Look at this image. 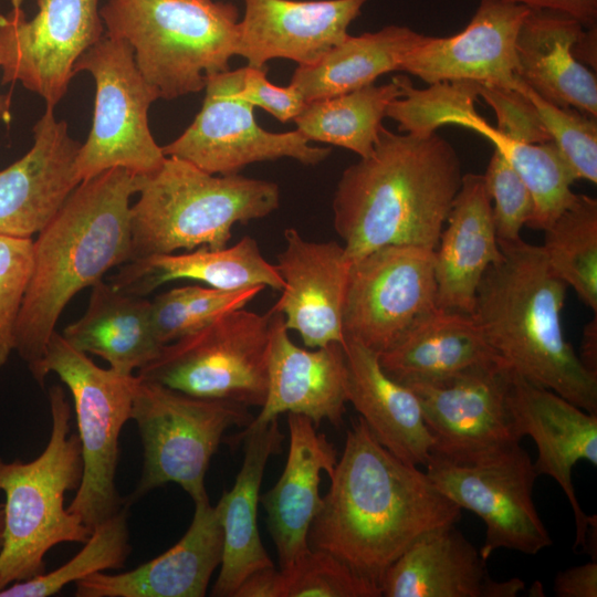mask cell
I'll return each instance as SVG.
<instances>
[{"mask_svg":"<svg viewBox=\"0 0 597 597\" xmlns=\"http://www.w3.org/2000/svg\"><path fill=\"white\" fill-rule=\"evenodd\" d=\"M307 535L310 548L335 556L380 587L391 564L422 534L455 524L461 509L417 465L388 451L362 417Z\"/></svg>","mask_w":597,"mask_h":597,"instance_id":"6da1fadb","label":"cell"},{"mask_svg":"<svg viewBox=\"0 0 597 597\" xmlns=\"http://www.w3.org/2000/svg\"><path fill=\"white\" fill-rule=\"evenodd\" d=\"M463 175L439 134L383 126L373 153L344 170L333 199L334 229L352 263L387 245L434 251Z\"/></svg>","mask_w":597,"mask_h":597,"instance_id":"7a4b0ae2","label":"cell"},{"mask_svg":"<svg viewBox=\"0 0 597 597\" xmlns=\"http://www.w3.org/2000/svg\"><path fill=\"white\" fill-rule=\"evenodd\" d=\"M139 177L114 167L82 180L33 241L32 273L14 332V350L32 376L71 298L129 261V200Z\"/></svg>","mask_w":597,"mask_h":597,"instance_id":"3957f363","label":"cell"},{"mask_svg":"<svg viewBox=\"0 0 597 597\" xmlns=\"http://www.w3.org/2000/svg\"><path fill=\"white\" fill-rule=\"evenodd\" d=\"M499 245L502 258L483 275L471 316L514 373L597 415V375L584 367L562 326L567 285L542 245L522 239Z\"/></svg>","mask_w":597,"mask_h":597,"instance_id":"277c9868","label":"cell"},{"mask_svg":"<svg viewBox=\"0 0 597 597\" xmlns=\"http://www.w3.org/2000/svg\"><path fill=\"white\" fill-rule=\"evenodd\" d=\"M138 193L130 207L129 261L180 249L226 248L234 224L262 219L280 205L273 181L212 175L167 156L157 171L139 177Z\"/></svg>","mask_w":597,"mask_h":597,"instance_id":"5b68a950","label":"cell"},{"mask_svg":"<svg viewBox=\"0 0 597 597\" xmlns=\"http://www.w3.org/2000/svg\"><path fill=\"white\" fill-rule=\"evenodd\" d=\"M52 428L35 459L0 458V491L6 501L0 549V590L45 573L44 557L60 543H85L92 528L64 507V495L77 490L83 474L81 443L71 433V406L64 389L49 390Z\"/></svg>","mask_w":597,"mask_h":597,"instance_id":"8992f818","label":"cell"},{"mask_svg":"<svg viewBox=\"0 0 597 597\" xmlns=\"http://www.w3.org/2000/svg\"><path fill=\"white\" fill-rule=\"evenodd\" d=\"M105 34L127 42L136 65L160 95L174 100L229 71L237 54L239 11L217 0H106Z\"/></svg>","mask_w":597,"mask_h":597,"instance_id":"52a82bcc","label":"cell"},{"mask_svg":"<svg viewBox=\"0 0 597 597\" xmlns=\"http://www.w3.org/2000/svg\"><path fill=\"white\" fill-rule=\"evenodd\" d=\"M50 373L73 397L83 460L82 480L67 510L93 528L127 505L116 490L115 475L137 376L101 368L55 331L33 378L43 386Z\"/></svg>","mask_w":597,"mask_h":597,"instance_id":"ba28073f","label":"cell"},{"mask_svg":"<svg viewBox=\"0 0 597 597\" xmlns=\"http://www.w3.org/2000/svg\"><path fill=\"white\" fill-rule=\"evenodd\" d=\"M130 419L144 449L132 500L172 482L198 502L208 498L205 478L223 433L231 427L244 429L254 417L245 406L195 397L137 377Z\"/></svg>","mask_w":597,"mask_h":597,"instance_id":"9c48e42d","label":"cell"},{"mask_svg":"<svg viewBox=\"0 0 597 597\" xmlns=\"http://www.w3.org/2000/svg\"><path fill=\"white\" fill-rule=\"evenodd\" d=\"M271 313L243 307L161 347L137 377L206 399L262 407L269 384Z\"/></svg>","mask_w":597,"mask_h":597,"instance_id":"30bf717a","label":"cell"},{"mask_svg":"<svg viewBox=\"0 0 597 597\" xmlns=\"http://www.w3.org/2000/svg\"><path fill=\"white\" fill-rule=\"evenodd\" d=\"M425 468L449 500L483 521L485 561L500 548L536 555L552 545L533 501L538 475L520 442L468 454L431 452Z\"/></svg>","mask_w":597,"mask_h":597,"instance_id":"8fae6325","label":"cell"},{"mask_svg":"<svg viewBox=\"0 0 597 597\" xmlns=\"http://www.w3.org/2000/svg\"><path fill=\"white\" fill-rule=\"evenodd\" d=\"M73 72H88L96 88L91 132L75 160L80 180L114 167L139 176L157 171L166 156L150 133L148 109L160 95L139 72L132 46L104 34Z\"/></svg>","mask_w":597,"mask_h":597,"instance_id":"7c38bea8","label":"cell"},{"mask_svg":"<svg viewBox=\"0 0 597 597\" xmlns=\"http://www.w3.org/2000/svg\"><path fill=\"white\" fill-rule=\"evenodd\" d=\"M433 250L387 245L350 265L342 313L344 338L378 355L437 310Z\"/></svg>","mask_w":597,"mask_h":597,"instance_id":"4fadbf2b","label":"cell"},{"mask_svg":"<svg viewBox=\"0 0 597 597\" xmlns=\"http://www.w3.org/2000/svg\"><path fill=\"white\" fill-rule=\"evenodd\" d=\"M244 67L210 76L202 107L187 129L163 146L167 157L185 159L212 175H235L266 160L292 158L305 166L325 160L329 147H315L297 129L271 133L255 121L253 106L240 96Z\"/></svg>","mask_w":597,"mask_h":597,"instance_id":"5bb4252c","label":"cell"},{"mask_svg":"<svg viewBox=\"0 0 597 597\" xmlns=\"http://www.w3.org/2000/svg\"><path fill=\"white\" fill-rule=\"evenodd\" d=\"M28 20L22 8L0 14L1 83L20 82L54 108L66 94L74 64L105 34L100 0H35Z\"/></svg>","mask_w":597,"mask_h":597,"instance_id":"9a60e30c","label":"cell"},{"mask_svg":"<svg viewBox=\"0 0 597 597\" xmlns=\"http://www.w3.org/2000/svg\"><path fill=\"white\" fill-rule=\"evenodd\" d=\"M512 373L498 359L407 385L417 396L434 439L432 452L468 454L520 442L510 407Z\"/></svg>","mask_w":597,"mask_h":597,"instance_id":"2e32d148","label":"cell"},{"mask_svg":"<svg viewBox=\"0 0 597 597\" xmlns=\"http://www.w3.org/2000/svg\"><path fill=\"white\" fill-rule=\"evenodd\" d=\"M530 8L505 0H481L468 25L451 36H427L400 70L430 84L474 82L515 88V40Z\"/></svg>","mask_w":597,"mask_h":597,"instance_id":"e0dca14e","label":"cell"},{"mask_svg":"<svg viewBox=\"0 0 597 597\" xmlns=\"http://www.w3.org/2000/svg\"><path fill=\"white\" fill-rule=\"evenodd\" d=\"M510 407L515 431L531 437L537 448V475L553 478L565 493L575 517L574 549H585L597 532V516L587 515L577 500L572 471L579 461L597 465V415L587 412L556 392L512 373Z\"/></svg>","mask_w":597,"mask_h":597,"instance_id":"ac0fdd59","label":"cell"},{"mask_svg":"<svg viewBox=\"0 0 597 597\" xmlns=\"http://www.w3.org/2000/svg\"><path fill=\"white\" fill-rule=\"evenodd\" d=\"M368 0H243L237 54L249 67L273 59L317 63L349 34Z\"/></svg>","mask_w":597,"mask_h":597,"instance_id":"d6986e66","label":"cell"},{"mask_svg":"<svg viewBox=\"0 0 597 597\" xmlns=\"http://www.w3.org/2000/svg\"><path fill=\"white\" fill-rule=\"evenodd\" d=\"M285 248L275 264L284 287L269 311L284 317L307 347L345 345L342 313L352 261L335 241L305 240L297 230L284 231Z\"/></svg>","mask_w":597,"mask_h":597,"instance_id":"ffe728a7","label":"cell"},{"mask_svg":"<svg viewBox=\"0 0 597 597\" xmlns=\"http://www.w3.org/2000/svg\"><path fill=\"white\" fill-rule=\"evenodd\" d=\"M46 107L33 127L34 143L19 160L0 170V234L31 238L54 217L81 182L75 160L81 144Z\"/></svg>","mask_w":597,"mask_h":597,"instance_id":"44dd1931","label":"cell"},{"mask_svg":"<svg viewBox=\"0 0 597 597\" xmlns=\"http://www.w3.org/2000/svg\"><path fill=\"white\" fill-rule=\"evenodd\" d=\"M268 373L266 398L254 421L292 412L310 418L317 428L324 420L342 426L347 404L342 344L301 348L290 338L284 317L271 313Z\"/></svg>","mask_w":597,"mask_h":597,"instance_id":"7402d4cb","label":"cell"},{"mask_svg":"<svg viewBox=\"0 0 597 597\" xmlns=\"http://www.w3.org/2000/svg\"><path fill=\"white\" fill-rule=\"evenodd\" d=\"M222 554V526L207 498L195 502L190 526L168 551L125 573L88 575L75 582V596L203 597Z\"/></svg>","mask_w":597,"mask_h":597,"instance_id":"603a6c76","label":"cell"},{"mask_svg":"<svg viewBox=\"0 0 597 597\" xmlns=\"http://www.w3.org/2000/svg\"><path fill=\"white\" fill-rule=\"evenodd\" d=\"M290 446L284 470L275 485L260 495L266 524L275 544L280 569L298 561L308 549L310 527L320 512L321 472L332 475L337 452L313 421L289 412Z\"/></svg>","mask_w":597,"mask_h":597,"instance_id":"cb8c5ba5","label":"cell"},{"mask_svg":"<svg viewBox=\"0 0 597 597\" xmlns=\"http://www.w3.org/2000/svg\"><path fill=\"white\" fill-rule=\"evenodd\" d=\"M284 434L277 418L252 421L235 441H243L244 455L233 486L214 505L223 531V554L211 596L233 597L251 574L274 567L259 534L260 488L269 459L282 451Z\"/></svg>","mask_w":597,"mask_h":597,"instance_id":"d4e9b609","label":"cell"},{"mask_svg":"<svg viewBox=\"0 0 597 597\" xmlns=\"http://www.w3.org/2000/svg\"><path fill=\"white\" fill-rule=\"evenodd\" d=\"M433 252L437 305L472 314L486 270L502 258L484 177L464 174Z\"/></svg>","mask_w":597,"mask_h":597,"instance_id":"484cf974","label":"cell"},{"mask_svg":"<svg viewBox=\"0 0 597 597\" xmlns=\"http://www.w3.org/2000/svg\"><path fill=\"white\" fill-rule=\"evenodd\" d=\"M346 394L371 433L400 460L425 467L434 439L420 402L407 386L389 377L378 354L354 339H345Z\"/></svg>","mask_w":597,"mask_h":597,"instance_id":"4316f807","label":"cell"},{"mask_svg":"<svg viewBox=\"0 0 597 597\" xmlns=\"http://www.w3.org/2000/svg\"><path fill=\"white\" fill-rule=\"evenodd\" d=\"M585 27L551 10L530 9L515 40L517 76L540 97L597 117V78L572 46Z\"/></svg>","mask_w":597,"mask_h":597,"instance_id":"83f0119b","label":"cell"},{"mask_svg":"<svg viewBox=\"0 0 597 597\" xmlns=\"http://www.w3.org/2000/svg\"><path fill=\"white\" fill-rule=\"evenodd\" d=\"M486 561L454 526L436 527L418 537L387 569L385 597H486Z\"/></svg>","mask_w":597,"mask_h":597,"instance_id":"f1b7e54d","label":"cell"},{"mask_svg":"<svg viewBox=\"0 0 597 597\" xmlns=\"http://www.w3.org/2000/svg\"><path fill=\"white\" fill-rule=\"evenodd\" d=\"M188 279L220 290L269 286L282 291L284 281L275 264L266 261L255 239L244 235L232 247H201L181 254H158L122 264L111 285L144 296L158 286L175 280Z\"/></svg>","mask_w":597,"mask_h":597,"instance_id":"f546056e","label":"cell"},{"mask_svg":"<svg viewBox=\"0 0 597 597\" xmlns=\"http://www.w3.org/2000/svg\"><path fill=\"white\" fill-rule=\"evenodd\" d=\"M91 289L83 316L63 329L65 341L82 353L103 358L109 368L125 375L155 359L164 345L153 328L150 302L102 280Z\"/></svg>","mask_w":597,"mask_h":597,"instance_id":"4dcf8cb0","label":"cell"},{"mask_svg":"<svg viewBox=\"0 0 597 597\" xmlns=\"http://www.w3.org/2000/svg\"><path fill=\"white\" fill-rule=\"evenodd\" d=\"M378 359L389 377L407 386L502 358L470 314L438 308L397 346L378 355Z\"/></svg>","mask_w":597,"mask_h":597,"instance_id":"1f68e13d","label":"cell"},{"mask_svg":"<svg viewBox=\"0 0 597 597\" xmlns=\"http://www.w3.org/2000/svg\"><path fill=\"white\" fill-rule=\"evenodd\" d=\"M423 34L404 25H387L376 32L348 35L317 63L297 66L290 84L305 102L333 97L374 84L380 75L399 71L408 52Z\"/></svg>","mask_w":597,"mask_h":597,"instance_id":"d6a6232c","label":"cell"},{"mask_svg":"<svg viewBox=\"0 0 597 597\" xmlns=\"http://www.w3.org/2000/svg\"><path fill=\"white\" fill-rule=\"evenodd\" d=\"M401 95L400 76H395L388 84L306 102L293 122L310 142L343 147L364 158L374 150L388 105Z\"/></svg>","mask_w":597,"mask_h":597,"instance_id":"836d02e7","label":"cell"},{"mask_svg":"<svg viewBox=\"0 0 597 597\" xmlns=\"http://www.w3.org/2000/svg\"><path fill=\"white\" fill-rule=\"evenodd\" d=\"M542 249L554 274L597 313V200L576 193L544 230Z\"/></svg>","mask_w":597,"mask_h":597,"instance_id":"e575fe53","label":"cell"},{"mask_svg":"<svg viewBox=\"0 0 597 597\" xmlns=\"http://www.w3.org/2000/svg\"><path fill=\"white\" fill-rule=\"evenodd\" d=\"M489 137L532 196L533 213L526 226L546 230L576 197L570 187L577 178L568 161L552 140L514 142L500 137L495 129Z\"/></svg>","mask_w":597,"mask_h":597,"instance_id":"d590c367","label":"cell"},{"mask_svg":"<svg viewBox=\"0 0 597 597\" xmlns=\"http://www.w3.org/2000/svg\"><path fill=\"white\" fill-rule=\"evenodd\" d=\"M132 546L127 505L92 528L84 547L59 568L0 590V597H49L94 573L124 566Z\"/></svg>","mask_w":597,"mask_h":597,"instance_id":"8d00e7d4","label":"cell"},{"mask_svg":"<svg viewBox=\"0 0 597 597\" xmlns=\"http://www.w3.org/2000/svg\"><path fill=\"white\" fill-rule=\"evenodd\" d=\"M400 82L402 95L394 100L386 111V116L399 124L400 132L430 135L450 122L475 128L482 134L489 127L473 106L479 95V83L439 82L419 90L407 76H400Z\"/></svg>","mask_w":597,"mask_h":597,"instance_id":"74e56055","label":"cell"},{"mask_svg":"<svg viewBox=\"0 0 597 597\" xmlns=\"http://www.w3.org/2000/svg\"><path fill=\"white\" fill-rule=\"evenodd\" d=\"M264 286L220 290L188 285L164 292L150 302L153 328L161 345L206 326L220 315L244 307Z\"/></svg>","mask_w":597,"mask_h":597,"instance_id":"f35d334b","label":"cell"},{"mask_svg":"<svg viewBox=\"0 0 597 597\" xmlns=\"http://www.w3.org/2000/svg\"><path fill=\"white\" fill-rule=\"evenodd\" d=\"M375 583L321 549L310 548L277 573L276 597H379Z\"/></svg>","mask_w":597,"mask_h":597,"instance_id":"ab89813d","label":"cell"},{"mask_svg":"<svg viewBox=\"0 0 597 597\" xmlns=\"http://www.w3.org/2000/svg\"><path fill=\"white\" fill-rule=\"evenodd\" d=\"M515 88L532 101L551 140L566 158L576 178L596 184L597 117L548 103L520 78Z\"/></svg>","mask_w":597,"mask_h":597,"instance_id":"60d3db41","label":"cell"},{"mask_svg":"<svg viewBox=\"0 0 597 597\" xmlns=\"http://www.w3.org/2000/svg\"><path fill=\"white\" fill-rule=\"evenodd\" d=\"M33 240L0 234V370L14 350V332L31 277Z\"/></svg>","mask_w":597,"mask_h":597,"instance_id":"b9f144b4","label":"cell"},{"mask_svg":"<svg viewBox=\"0 0 597 597\" xmlns=\"http://www.w3.org/2000/svg\"><path fill=\"white\" fill-rule=\"evenodd\" d=\"M490 195L498 242L521 240V231L533 213V199L525 184L501 153L494 151L483 174Z\"/></svg>","mask_w":597,"mask_h":597,"instance_id":"7bdbcfd3","label":"cell"},{"mask_svg":"<svg viewBox=\"0 0 597 597\" xmlns=\"http://www.w3.org/2000/svg\"><path fill=\"white\" fill-rule=\"evenodd\" d=\"M479 95L493 108L500 137L522 143L551 140L536 107L522 91L480 84Z\"/></svg>","mask_w":597,"mask_h":597,"instance_id":"ee69618b","label":"cell"},{"mask_svg":"<svg viewBox=\"0 0 597 597\" xmlns=\"http://www.w3.org/2000/svg\"><path fill=\"white\" fill-rule=\"evenodd\" d=\"M240 96L253 107L263 108L281 123L294 121L306 104L294 85L280 87L269 82L266 67L244 66Z\"/></svg>","mask_w":597,"mask_h":597,"instance_id":"f6af8a7d","label":"cell"},{"mask_svg":"<svg viewBox=\"0 0 597 597\" xmlns=\"http://www.w3.org/2000/svg\"><path fill=\"white\" fill-rule=\"evenodd\" d=\"M553 588L558 597H596V559L557 573Z\"/></svg>","mask_w":597,"mask_h":597,"instance_id":"bcb514c9","label":"cell"},{"mask_svg":"<svg viewBox=\"0 0 597 597\" xmlns=\"http://www.w3.org/2000/svg\"><path fill=\"white\" fill-rule=\"evenodd\" d=\"M535 10L567 14L585 28L597 25V0H505Z\"/></svg>","mask_w":597,"mask_h":597,"instance_id":"7dc6e473","label":"cell"},{"mask_svg":"<svg viewBox=\"0 0 597 597\" xmlns=\"http://www.w3.org/2000/svg\"><path fill=\"white\" fill-rule=\"evenodd\" d=\"M575 59L586 67L596 70L597 65V25L584 28L572 46Z\"/></svg>","mask_w":597,"mask_h":597,"instance_id":"c3c4849f","label":"cell"},{"mask_svg":"<svg viewBox=\"0 0 597 597\" xmlns=\"http://www.w3.org/2000/svg\"><path fill=\"white\" fill-rule=\"evenodd\" d=\"M578 358L588 371L597 375V317L596 315L584 328Z\"/></svg>","mask_w":597,"mask_h":597,"instance_id":"681fc988","label":"cell"},{"mask_svg":"<svg viewBox=\"0 0 597 597\" xmlns=\"http://www.w3.org/2000/svg\"><path fill=\"white\" fill-rule=\"evenodd\" d=\"M525 588V583L520 578L507 580L491 579L486 597H515Z\"/></svg>","mask_w":597,"mask_h":597,"instance_id":"f907efd6","label":"cell"},{"mask_svg":"<svg viewBox=\"0 0 597 597\" xmlns=\"http://www.w3.org/2000/svg\"><path fill=\"white\" fill-rule=\"evenodd\" d=\"M10 105L11 94H0V121L6 124H9L11 121Z\"/></svg>","mask_w":597,"mask_h":597,"instance_id":"816d5d0a","label":"cell"},{"mask_svg":"<svg viewBox=\"0 0 597 597\" xmlns=\"http://www.w3.org/2000/svg\"><path fill=\"white\" fill-rule=\"evenodd\" d=\"M3 530H4V511H3V503H0V549L3 542Z\"/></svg>","mask_w":597,"mask_h":597,"instance_id":"f5cc1de1","label":"cell"},{"mask_svg":"<svg viewBox=\"0 0 597 597\" xmlns=\"http://www.w3.org/2000/svg\"><path fill=\"white\" fill-rule=\"evenodd\" d=\"M543 593L544 590H543L542 584L538 582L534 583L532 588L530 589L531 596H544Z\"/></svg>","mask_w":597,"mask_h":597,"instance_id":"db71d44e","label":"cell"},{"mask_svg":"<svg viewBox=\"0 0 597 597\" xmlns=\"http://www.w3.org/2000/svg\"><path fill=\"white\" fill-rule=\"evenodd\" d=\"M11 1H12V7L13 8H21V4H22L23 0H11Z\"/></svg>","mask_w":597,"mask_h":597,"instance_id":"11a10c76","label":"cell"}]
</instances>
